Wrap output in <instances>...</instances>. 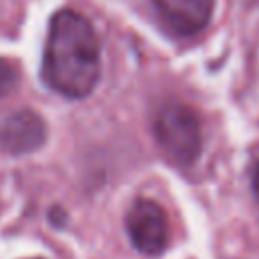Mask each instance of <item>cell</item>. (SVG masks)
<instances>
[{
	"mask_svg": "<svg viewBox=\"0 0 259 259\" xmlns=\"http://www.w3.org/2000/svg\"><path fill=\"white\" fill-rule=\"evenodd\" d=\"M253 190H255V194H257V198H259V164H257L255 170H253Z\"/></svg>",
	"mask_w": 259,
	"mask_h": 259,
	"instance_id": "obj_7",
	"label": "cell"
},
{
	"mask_svg": "<svg viewBox=\"0 0 259 259\" xmlns=\"http://www.w3.org/2000/svg\"><path fill=\"white\" fill-rule=\"evenodd\" d=\"M162 20L178 36L200 32L212 14L214 0H154Z\"/></svg>",
	"mask_w": 259,
	"mask_h": 259,
	"instance_id": "obj_4",
	"label": "cell"
},
{
	"mask_svg": "<svg viewBox=\"0 0 259 259\" xmlns=\"http://www.w3.org/2000/svg\"><path fill=\"white\" fill-rule=\"evenodd\" d=\"M16 81H18V73H16L14 65L0 57V97L10 93L16 85Z\"/></svg>",
	"mask_w": 259,
	"mask_h": 259,
	"instance_id": "obj_6",
	"label": "cell"
},
{
	"mask_svg": "<svg viewBox=\"0 0 259 259\" xmlns=\"http://www.w3.org/2000/svg\"><path fill=\"white\" fill-rule=\"evenodd\" d=\"M154 134L160 148L176 164H190L200 154V121L184 103L162 105L154 121Z\"/></svg>",
	"mask_w": 259,
	"mask_h": 259,
	"instance_id": "obj_2",
	"label": "cell"
},
{
	"mask_svg": "<svg viewBox=\"0 0 259 259\" xmlns=\"http://www.w3.org/2000/svg\"><path fill=\"white\" fill-rule=\"evenodd\" d=\"M47 138L45 121L28 109L12 113L0 127V148L8 154H26L42 146Z\"/></svg>",
	"mask_w": 259,
	"mask_h": 259,
	"instance_id": "obj_5",
	"label": "cell"
},
{
	"mask_svg": "<svg viewBox=\"0 0 259 259\" xmlns=\"http://www.w3.org/2000/svg\"><path fill=\"white\" fill-rule=\"evenodd\" d=\"M45 83L65 97H85L99 79V40L91 22L75 12L53 16L42 57Z\"/></svg>",
	"mask_w": 259,
	"mask_h": 259,
	"instance_id": "obj_1",
	"label": "cell"
},
{
	"mask_svg": "<svg viewBox=\"0 0 259 259\" xmlns=\"http://www.w3.org/2000/svg\"><path fill=\"white\" fill-rule=\"evenodd\" d=\"M127 235L144 255H160L168 245V219L162 206L150 198H138L125 217Z\"/></svg>",
	"mask_w": 259,
	"mask_h": 259,
	"instance_id": "obj_3",
	"label": "cell"
}]
</instances>
